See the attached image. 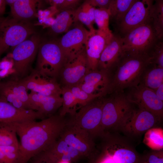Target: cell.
<instances>
[{
	"instance_id": "cell-2",
	"label": "cell",
	"mask_w": 163,
	"mask_h": 163,
	"mask_svg": "<svg viewBox=\"0 0 163 163\" xmlns=\"http://www.w3.org/2000/svg\"><path fill=\"white\" fill-rule=\"evenodd\" d=\"M151 58L146 56L123 53L112 75L109 94L124 92L139 84Z\"/></svg>"
},
{
	"instance_id": "cell-39",
	"label": "cell",
	"mask_w": 163,
	"mask_h": 163,
	"mask_svg": "<svg viewBox=\"0 0 163 163\" xmlns=\"http://www.w3.org/2000/svg\"><path fill=\"white\" fill-rule=\"evenodd\" d=\"M141 159L146 163H163V150L152 151L141 157Z\"/></svg>"
},
{
	"instance_id": "cell-9",
	"label": "cell",
	"mask_w": 163,
	"mask_h": 163,
	"mask_svg": "<svg viewBox=\"0 0 163 163\" xmlns=\"http://www.w3.org/2000/svg\"><path fill=\"white\" fill-rule=\"evenodd\" d=\"M154 2L152 0H136L116 26L118 33L114 34L122 38L131 30L150 21Z\"/></svg>"
},
{
	"instance_id": "cell-47",
	"label": "cell",
	"mask_w": 163,
	"mask_h": 163,
	"mask_svg": "<svg viewBox=\"0 0 163 163\" xmlns=\"http://www.w3.org/2000/svg\"><path fill=\"white\" fill-rule=\"evenodd\" d=\"M139 163H145V162H144V161H143L141 159H141H140V160L139 162Z\"/></svg>"
},
{
	"instance_id": "cell-17",
	"label": "cell",
	"mask_w": 163,
	"mask_h": 163,
	"mask_svg": "<svg viewBox=\"0 0 163 163\" xmlns=\"http://www.w3.org/2000/svg\"><path fill=\"white\" fill-rule=\"evenodd\" d=\"M85 49L72 60L66 62L59 76L65 86L78 84L89 71Z\"/></svg>"
},
{
	"instance_id": "cell-8",
	"label": "cell",
	"mask_w": 163,
	"mask_h": 163,
	"mask_svg": "<svg viewBox=\"0 0 163 163\" xmlns=\"http://www.w3.org/2000/svg\"><path fill=\"white\" fill-rule=\"evenodd\" d=\"M103 97L96 98L79 108L68 120L87 132L94 139L100 136Z\"/></svg>"
},
{
	"instance_id": "cell-1",
	"label": "cell",
	"mask_w": 163,
	"mask_h": 163,
	"mask_svg": "<svg viewBox=\"0 0 163 163\" xmlns=\"http://www.w3.org/2000/svg\"><path fill=\"white\" fill-rule=\"evenodd\" d=\"M67 122L65 117L59 113L40 121L11 123L20 139V163H27L49 148L60 137Z\"/></svg>"
},
{
	"instance_id": "cell-46",
	"label": "cell",
	"mask_w": 163,
	"mask_h": 163,
	"mask_svg": "<svg viewBox=\"0 0 163 163\" xmlns=\"http://www.w3.org/2000/svg\"><path fill=\"white\" fill-rule=\"evenodd\" d=\"M6 5L5 0H0V15H2L5 13Z\"/></svg>"
},
{
	"instance_id": "cell-26",
	"label": "cell",
	"mask_w": 163,
	"mask_h": 163,
	"mask_svg": "<svg viewBox=\"0 0 163 163\" xmlns=\"http://www.w3.org/2000/svg\"><path fill=\"white\" fill-rule=\"evenodd\" d=\"M136 0H111L108 10L110 18L116 26L120 22Z\"/></svg>"
},
{
	"instance_id": "cell-42",
	"label": "cell",
	"mask_w": 163,
	"mask_h": 163,
	"mask_svg": "<svg viewBox=\"0 0 163 163\" xmlns=\"http://www.w3.org/2000/svg\"><path fill=\"white\" fill-rule=\"evenodd\" d=\"M13 66L14 62L12 59L7 56L0 61V71L6 69L14 70Z\"/></svg>"
},
{
	"instance_id": "cell-35",
	"label": "cell",
	"mask_w": 163,
	"mask_h": 163,
	"mask_svg": "<svg viewBox=\"0 0 163 163\" xmlns=\"http://www.w3.org/2000/svg\"><path fill=\"white\" fill-rule=\"evenodd\" d=\"M0 98L17 108L27 110L4 81L0 82Z\"/></svg>"
},
{
	"instance_id": "cell-38",
	"label": "cell",
	"mask_w": 163,
	"mask_h": 163,
	"mask_svg": "<svg viewBox=\"0 0 163 163\" xmlns=\"http://www.w3.org/2000/svg\"><path fill=\"white\" fill-rule=\"evenodd\" d=\"M151 62L163 68V41L160 40L155 46L151 54Z\"/></svg>"
},
{
	"instance_id": "cell-21",
	"label": "cell",
	"mask_w": 163,
	"mask_h": 163,
	"mask_svg": "<svg viewBox=\"0 0 163 163\" xmlns=\"http://www.w3.org/2000/svg\"><path fill=\"white\" fill-rule=\"evenodd\" d=\"M28 95L34 110L45 119L55 114L62 105L61 96H47L32 91Z\"/></svg>"
},
{
	"instance_id": "cell-3",
	"label": "cell",
	"mask_w": 163,
	"mask_h": 163,
	"mask_svg": "<svg viewBox=\"0 0 163 163\" xmlns=\"http://www.w3.org/2000/svg\"><path fill=\"white\" fill-rule=\"evenodd\" d=\"M122 38V53L146 56L151 57L160 40L149 21L131 30Z\"/></svg>"
},
{
	"instance_id": "cell-37",
	"label": "cell",
	"mask_w": 163,
	"mask_h": 163,
	"mask_svg": "<svg viewBox=\"0 0 163 163\" xmlns=\"http://www.w3.org/2000/svg\"><path fill=\"white\" fill-rule=\"evenodd\" d=\"M49 1L52 5L60 12L76 10L81 5L80 0H53Z\"/></svg>"
},
{
	"instance_id": "cell-43",
	"label": "cell",
	"mask_w": 163,
	"mask_h": 163,
	"mask_svg": "<svg viewBox=\"0 0 163 163\" xmlns=\"http://www.w3.org/2000/svg\"><path fill=\"white\" fill-rule=\"evenodd\" d=\"M89 163H104L102 154H97L93 158L90 160Z\"/></svg>"
},
{
	"instance_id": "cell-18",
	"label": "cell",
	"mask_w": 163,
	"mask_h": 163,
	"mask_svg": "<svg viewBox=\"0 0 163 163\" xmlns=\"http://www.w3.org/2000/svg\"><path fill=\"white\" fill-rule=\"evenodd\" d=\"M44 119L38 111L17 108L0 98V123H21Z\"/></svg>"
},
{
	"instance_id": "cell-44",
	"label": "cell",
	"mask_w": 163,
	"mask_h": 163,
	"mask_svg": "<svg viewBox=\"0 0 163 163\" xmlns=\"http://www.w3.org/2000/svg\"><path fill=\"white\" fill-rule=\"evenodd\" d=\"M158 98L163 101V84L154 90Z\"/></svg>"
},
{
	"instance_id": "cell-13",
	"label": "cell",
	"mask_w": 163,
	"mask_h": 163,
	"mask_svg": "<svg viewBox=\"0 0 163 163\" xmlns=\"http://www.w3.org/2000/svg\"><path fill=\"white\" fill-rule=\"evenodd\" d=\"M88 31L81 24H77L58 40L65 57V63L75 58L85 49Z\"/></svg>"
},
{
	"instance_id": "cell-4",
	"label": "cell",
	"mask_w": 163,
	"mask_h": 163,
	"mask_svg": "<svg viewBox=\"0 0 163 163\" xmlns=\"http://www.w3.org/2000/svg\"><path fill=\"white\" fill-rule=\"evenodd\" d=\"M110 94L108 98L103 97L101 136L105 130L117 129L135 108V104L129 100L124 92Z\"/></svg>"
},
{
	"instance_id": "cell-24",
	"label": "cell",
	"mask_w": 163,
	"mask_h": 163,
	"mask_svg": "<svg viewBox=\"0 0 163 163\" xmlns=\"http://www.w3.org/2000/svg\"><path fill=\"white\" fill-rule=\"evenodd\" d=\"M139 84L154 90L163 84V68L151 62L144 71Z\"/></svg>"
},
{
	"instance_id": "cell-36",
	"label": "cell",
	"mask_w": 163,
	"mask_h": 163,
	"mask_svg": "<svg viewBox=\"0 0 163 163\" xmlns=\"http://www.w3.org/2000/svg\"><path fill=\"white\" fill-rule=\"evenodd\" d=\"M67 87L76 98L80 108L96 98L103 97L100 95L88 94L83 90L78 85Z\"/></svg>"
},
{
	"instance_id": "cell-19",
	"label": "cell",
	"mask_w": 163,
	"mask_h": 163,
	"mask_svg": "<svg viewBox=\"0 0 163 163\" xmlns=\"http://www.w3.org/2000/svg\"><path fill=\"white\" fill-rule=\"evenodd\" d=\"M122 38L113 34L101 56L97 69L111 72L114 70L122 55Z\"/></svg>"
},
{
	"instance_id": "cell-25",
	"label": "cell",
	"mask_w": 163,
	"mask_h": 163,
	"mask_svg": "<svg viewBox=\"0 0 163 163\" xmlns=\"http://www.w3.org/2000/svg\"><path fill=\"white\" fill-rule=\"evenodd\" d=\"M76 10H69L60 12L51 26L50 32L57 34L67 32L73 23H75Z\"/></svg>"
},
{
	"instance_id": "cell-22",
	"label": "cell",
	"mask_w": 163,
	"mask_h": 163,
	"mask_svg": "<svg viewBox=\"0 0 163 163\" xmlns=\"http://www.w3.org/2000/svg\"><path fill=\"white\" fill-rule=\"evenodd\" d=\"M56 163L62 161L75 162L82 158L80 153L60 137L49 148L44 151Z\"/></svg>"
},
{
	"instance_id": "cell-30",
	"label": "cell",
	"mask_w": 163,
	"mask_h": 163,
	"mask_svg": "<svg viewBox=\"0 0 163 163\" xmlns=\"http://www.w3.org/2000/svg\"><path fill=\"white\" fill-rule=\"evenodd\" d=\"M152 24L156 33L161 40L163 39V0L154 1L151 13Z\"/></svg>"
},
{
	"instance_id": "cell-27",
	"label": "cell",
	"mask_w": 163,
	"mask_h": 163,
	"mask_svg": "<svg viewBox=\"0 0 163 163\" xmlns=\"http://www.w3.org/2000/svg\"><path fill=\"white\" fill-rule=\"evenodd\" d=\"M62 88V102L59 114L63 117L67 114L72 115L80 108L78 103L68 87L65 86Z\"/></svg>"
},
{
	"instance_id": "cell-29",
	"label": "cell",
	"mask_w": 163,
	"mask_h": 163,
	"mask_svg": "<svg viewBox=\"0 0 163 163\" xmlns=\"http://www.w3.org/2000/svg\"><path fill=\"white\" fill-rule=\"evenodd\" d=\"M4 82L27 110H34L27 93L28 90L20 80L9 78Z\"/></svg>"
},
{
	"instance_id": "cell-34",
	"label": "cell",
	"mask_w": 163,
	"mask_h": 163,
	"mask_svg": "<svg viewBox=\"0 0 163 163\" xmlns=\"http://www.w3.org/2000/svg\"><path fill=\"white\" fill-rule=\"evenodd\" d=\"M110 14L108 9L96 8L94 12V21L100 31L109 35L113 34L109 28Z\"/></svg>"
},
{
	"instance_id": "cell-10",
	"label": "cell",
	"mask_w": 163,
	"mask_h": 163,
	"mask_svg": "<svg viewBox=\"0 0 163 163\" xmlns=\"http://www.w3.org/2000/svg\"><path fill=\"white\" fill-rule=\"evenodd\" d=\"M60 137L77 150L82 158L90 160L97 154L93 138L87 132L67 120Z\"/></svg>"
},
{
	"instance_id": "cell-7",
	"label": "cell",
	"mask_w": 163,
	"mask_h": 163,
	"mask_svg": "<svg viewBox=\"0 0 163 163\" xmlns=\"http://www.w3.org/2000/svg\"><path fill=\"white\" fill-rule=\"evenodd\" d=\"M35 33L34 26L29 21L11 16L0 18V56L9 47L14 48Z\"/></svg>"
},
{
	"instance_id": "cell-33",
	"label": "cell",
	"mask_w": 163,
	"mask_h": 163,
	"mask_svg": "<svg viewBox=\"0 0 163 163\" xmlns=\"http://www.w3.org/2000/svg\"><path fill=\"white\" fill-rule=\"evenodd\" d=\"M19 146H0V163H20Z\"/></svg>"
},
{
	"instance_id": "cell-32",
	"label": "cell",
	"mask_w": 163,
	"mask_h": 163,
	"mask_svg": "<svg viewBox=\"0 0 163 163\" xmlns=\"http://www.w3.org/2000/svg\"><path fill=\"white\" fill-rule=\"evenodd\" d=\"M17 135L11 123H0V146H19Z\"/></svg>"
},
{
	"instance_id": "cell-11",
	"label": "cell",
	"mask_w": 163,
	"mask_h": 163,
	"mask_svg": "<svg viewBox=\"0 0 163 163\" xmlns=\"http://www.w3.org/2000/svg\"><path fill=\"white\" fill-rule=\"evenodd\" d=\"M161 120L150 111L138 107L134 109L117 129L129 136H138L154 127Z\"/></svg>"
},
{
	"instance_id": "cell-20",
	"label": "cell",
	"mask_w": 163,
	"mask_h": 163,
	"mask_svg": "<svg viewBox=\"0 0 163 163\" xmlns=\"http://www.w3.org/2000/svg\"><path fill=\"white\" fill-rule=\"evenodd\" d=\"M102 151L109 155L115 163H139L141 157L126 144L115 139H109Z\"/></svg>"
},
{
	"instance_id": "cell-40",
	"label": "cell",
	"mask_w": 163,
	"mask_h": 163,
	"mask_svg": "<svg viewBox=\"0 0 163 163\" xmlns=\"http://www.w3.org/2000/svg\"><path fill=\"white\" fill-rule=\"evenodd\" d=\"M27 163H55L43 151L31 158Z\"/></svg>"
},
{
	"instance_id": "cell-28",
	"label": "cell",
	"mask_w": 163,
	"mask_h": 163,
	"mask_svg": "<svg viewBox=\"0 0 163 163\" xmlns=\"http://www.w3.org/2000/svg\"><path fill=\"white\" fill-rule=\"evenodd\" d=\"M94 7L85 1L76 10L75 15V23L80 21L85 25L91 30L94 29Z\"/></svg>"
},
{
	"instance_id": "cell-6",
	"label": "cell",
	"mask_w": 163,
	"mask_h": 163,
	"mask_svg": "<svg viewBox=\"0 0 163 163\" xmlns=\"http://www.w3.org/2000/svg\"><path fill=\"white\" fill-rule=\"evenodd\" d=\"M41 40L40 35L35 33L14 47L11 54L7 55L14 62V72L9 78L20 80L30 73Z\"/></svg>"
},
{
	"instance_id": "cell-45",
	"label": "cell",
	"mask_w": 163,
	"mask_h": 163,
	"mask_svg": "<svg viewBox=\"0 0 163 163\" xmlns=\"http://www.w3.org/2000/svg\"><path fill=\"white\" fill-rule=\"evenodd\" d=\"M101 153L103 155L104 163H115L112 158L108 154L103 151Z\"/></svg>"
},
{
	"instance_id": "cell-15",
	"label": "cell",
	"mask_w": 163,
	"mask_h": 163,
	"mask_svg": "<svg viewBox=\"0 0 163 163\" xmlns=\"http://www.w3.org/2000/svg\"><path fill=\"white\" fill-rule=\"evenodd\" d=\"M112 76L105 70L89 71L77 85L88 94L103 97L109 93Z\"/></svg>"
},
{
	"instance_id": "cell-16",
	"label": "cell",
	"mask_w": 163,
	"mask_h": 163,
	"mask_svg": "<svg viewBox=\"0 0 163 163\" xmlns=\"http://www.w3.org/2000/svg\"><path fill=\"white\" fill-rule=\"evenodd\" d=\"M27 90L47 96H61L62 88L56 79L42 76L34 69L20 80Z\"/></svg>"
},
{
	"instance_id": "cell-12",
	"label": "cell",
	"mask_w": 163,
	"mask_h": 163,
	"mask_svg": "<svg viewBox=\"0 0 163 163\" xmlns=\"http://www.w3.org/2000/svg\"><path fill=\"white\" fill-rule=\"evenodd\" d=\"M128 89L125 94L130 101L138 108L150 111L162 120L163 101L158 98L154 90L141 84Z\"/></svg>"
},
{
	"instance_id": "cell-5",
	"label": "cell",
	"mask_w": 163,
	"mask_h": 163,
	"mask_svg": "<svg viewBox=\"0 0 163 163\" xmlns=\"http://www.w3.org/2000/svg\"><path fill=\"white\" fill-rule=\"evenodd\" d=\"M66 62L58 40L42 41L40 44L35 68L40 75L56 80Z\"/></svg>"
},
{
	"instance_id": "cell-23",
	"label": "cell",
	"mask_w": 163,
	"mask_h": 163,
	"mask_svg": "<svg viewBox=\"0 0 163 163\" xmlns=\"http://www.w3.org/2000/svg\"><path fill=\"white\" fill-rule=\"evenodd\" d=\"M39 2L36 0H16L10 6L11 16L18 20L29 21L36 15Z\"/></svg>"
},
{
	"instance_id": "cell-14",
	"label": "cell",
	"mask_w": 163,
	"mask_h": 163,
	"mask_svg": "<svg viewBox=\"0 0 163 163\" xmlns=\"http://www.w3.org/2000/svg\"><path fill=\"white\" fill-rule=\"evenodd\" d=\"M113 36L95 29L89 30L85 42V51L89 71L97 69L101 54Z\"/></svg>"
},
{
	"instance_id": "cell-31",
	"label": "cell",
	"mask_w": 163,
	"mask_h": 163,
	"mask_svg": "<svg viewBox=\"0 0 163 163\" xmlns=\"http://www.w3.org/2000/svg\"><path fill=\"white\" fill-rule=\"evenodd\" d=\"M143 142L153 150H162L163 130L159 127H153L145 133Z\"/></svg>"
},
{
	"instance_id": "cell-41",
	"label": "cell",
	"mask_w": 163,
	"mask_h": 163,
	"mask_svg": "<svg viewBox=\"0 0 163 163\" xmlns=\"http://www.w3.org/2000/svg\"><path fill=\"white\" fill-rule=\"evenodd\" d=\"M111 0H87L85 1L92 6L108 9Z\"/></svg>"
}]
</instances>
